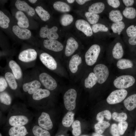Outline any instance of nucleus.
Segmentation results:
<instances>
[{
  "mask_svg": "<svg viewBox=\"0 0 136 136\" xmlns=\"http://www.w3.org/2000/svg\"><path fill=\"white\" fill-rule=\"evenodd\" d=\"M100 51V47L97 44H94L90 47L85 56V62L88 65H92L96 62Z\"/></svg>",
  "mask_w": 136,
  "mask_h": 136,
  "instance_id": "nucleus-1",
  "label": "nucleus"
},
{
  "mask_svg": "<svg viewBox=\"0 0 136 136\" xmlns=\"http://www.w3.org/2000/svg\"><path fill=\"white\" fill-rule=\"evenodd\" d=\"M135 79L132 76L123 75L117 78L114 81L113 84L115 86L119 89H125L127 88L134 84Z\"/></svg>",
  "mask_w": 136,
  "mask_h": 136,
  "instance_id": "nucleus-2",
  "label": "nucleus"
},
{
  "mask_svg": "<svg viewBox=\"0 0 136 136\" xmlns=\"http://www.w3.org/2000/svg\"><path fill=\"white\" fill-rule=\"evenodd\" d=\"M77 96V92L73 89H70L65 92L63 100L65 107L67 110L71 111L75 109Z\"/></svg>",
  "mask_w": 136,
  "mask_h": 136,
  "instance_id": "nucleus-3",
  "label": "nucleus"
},
{
  "mask_svg": "<svg viewBox=\"0 0 136 136\" xmlns=\"http://www.w3.org/2000/svg\"><path fill=\"white\" fill-rule=\"evenodd\" d=\"M38 77L41 84L46 89L53 90L57 87L56 81L48 73L44 72L41 73L39 74Z\"/></svg>",
  "mask_w": 136,
  "mask_h": 136,
  "instance_id": "nucleus-4",
  "label": "nucleus"
},
{
  "mask_svg": "<svg viewBox=\"0 0 136 136\" xmlns=\"http://www.w3.org/2000/svg\"><path fill=\"white\" fill-rule=\"evenodd\" d=\"M127 94V91L125 89H119L112 92L106 99L107 103L110 105L119 103L123 100Z\"/></svg>",
  "mask_w": 136,
  "mask_h": 136,
  "instance_id": "nucleus-5",
  "label": "nucleus"
},
{
  "mask_svg": "<svg viewBox=\"0 0 136 136\" xmlns=\"http://www.w3.org/2000/svg\"><path fill=\"white\" fill-rule=\"evenodd\" d=\"M93 71L97 78V82L100 84L105 82L109 76V70L104 64H99L96 65L93 69Z\"/></svg>",
  "mask_w": 136,
  "mask_h": 136,
  "instance_id": "nucleus-6",
  "label": "nucleus"
},
{
  "mask_svg": "<svg viewBox=\"0 0 136 136\" xmlns=\"http://www.w3.org/2000/svg\"><path fill=\"white\" fill-rule=\"evenodd\" d=\"M37 55V52L34 49L29 48L21 52L18 55V59L22 62L28 63L35 60Z\"/></svg>",
  "mask_w": 136,
  "mask_h": 136,
  "instance_id": "nucleus-7",
  "label": "nucleus"
},
{
  "mask_svg": "<svg viewBox=\"0 0 136 136\" xmlns=\"http://www.w3.org/2000/svg\"><path fill=\"white\" fill-rule=\"evenodd\" d=\"M58 29L56 26H54L51 28H48L47 25L42 27L40 30L39 35L43 38H47L48 39L56 40L59 37L57 32Z\"/></svg>",
  "mask_w": 136,
  "mask_h": 136,
  "instance_id": "nucleus-8",
  "label": "nucleus"
},
{
  "mask_svg": "<svg viewBox=\"0 0 136 136\" xmlns=\"http://www.w3.org/2000/svg\"><path fill=\"white\" fill-rule=\"evenodd\" d=\"M29 122V118L23 114H16L10 116L9 119V124L12 126H24Z\"/></svg>",
  "mask_w": 136,
  "mask_h": 136,
  "instance_id": "nucleus-9",
  "label": "nucleus"
},
{
  "mask_svg": "<svg viewBox=\"0 0 136 136\" xmlns=\"http://www.w3.org/2000/svg\"><path fill=\"white\" fill-rule=\"evenodd\" d=\"M40 59L42 63L49 69L54 70L57 67L56 61L51 55L48 53L43 52L39 56Z\"/></svg>",
  "mask_w": 136,
  "mask_h": 136,
  "instance_id": "nucleus-10",
  "label": "nucleus"
},
{
  "mask_svg": "<svg viewBox=\"0 0 136 136\" xmlns=\"http://www.w3.org/2000/svg\"><path fill=\"white\" fill-rule=\"evenodd\" d=\"M38 125L47 130L51 129L53 124L49 115L47 113L42 112L37 119Z\"/></svg>",
  "mask_w": 136,
  "mask_h": 136,
  "instance_id": "nucleus-11",
  "label": "nucleus"
},
{
  "mask_svg": "<svg viewBox=\"0 0 136 136\" xmlns=\"http://www.w3.org/2000/svg\"><path fill=\"white\" fill-rule=\"evenodd\" d=\"M41 84L39 80L34 79L24 83L22 86L23 91L30 95H32L40 88Z\"/></svg>",
  "mask_w": 136,
  "mask_h": 136,
  "instance_id": "nucleus-12",
  "label": "nucleus"
},
{
  "mask_svg": "<svg viewBox=\"0 0 136 136\" xmlns=\"http://www.w3.org/2000/svg\"><path fill=\"white\" fill-rule=\"evenodd\" d=\"M77 28L81 31L86 36H91L93 35V31L90 25L85 20L80 19L77 20L75 22Z\"/></svg>",
  "mask_w": 136,
  "mask_h": 136,
  "instance_id": "nucleus-13",
  "label": "nucleus"
},
{
  "mask_svg": "<svg viewBox=\"0 0 136 136\" xmlns=\"http://www.w3.org/2000/svg\"><path fill=\"white\" fill-rule=\"evenodd\" d=\"M43 45L46 49L56 52L61 51L63 48L62 44L56 40H45L43 42Z\"/></svg>",
  "mask_w": 136,
  "mask_h": 136,
  "instance_id": "nucleus-14",
  "label": "nucleus"
},
{
  "mask_svg": "<svg viewBox=\"0 0 136 136\" xmlns=\"http://www.w3.org/2000/svg\"><path fill=\"white\" fill-rule=\"evenodd\" d=\"M12 29L14 33L20 39L27 40L29 39L31 36V33L29 30L21 28L18 25L13 26Z\"/></svg>",
  "mask_w": 136,
  "mask_h": 136,
  "instance_id": "nucleus-15",
  "label": "nucleus"
},
{
  "mask_svg": "<svg viewBox=\"0 0 136 136\" xmlns=\"http://www.w3.org/2000/svg\"><path fill=\"white\" fill-rule=\"evenodd\" d=\"M15 5L19 11L25 12L29 16H33L35 14L34 8L24 1L17 0L15 3Z\"/></svg>",
  "mask_w": 136,
  "mask_h": 136,
  "instance_id": "nucleus-16",
  "label": "nucleus"
},
{
  "mask_svg": "<svg viewBox=\"0 0 136 136\" xmlns=\"http://www.w3.org/2000/svg\"><path fill=\"white\" fill-rule=\"evenodd\" d=\"M78 44L75 40L71 37L67 40L65 47V53L67 56L72 55L78 48Z\"/></svg>",
  "mask_w": 136,
  "mask_h": 136,
  "instance_id": "nucleus-17",
  "label": "nucleus"
},
{
  "mask_svg": "<svg viewBox=\"0 0 136 136\" xmlns=\"http://www.w3.org/2000/svg\"><path fill=\"white\" fill-rule=\"evenodd\" d=\"M15 18L17 20L18 26L21 28H27L29 26L28 20L25 14L20 11H17L15 14Z\"/></svg>",
  "mask_w": 136,
  "mask_h": 136,
  "instance_id": "nucleus-18",
  "label": "nucleus"
},
{
  "mask_svg": "<svg viewBox=\"0 0 136 136\" xmlns=\"http://www.w3.org/2000/svg\"><path fill=\"white\" fill-rule=\"evenodd\" d=\"M8 64L16 79L17 80L20 79L22 77V74L21 69L19 65L13 60H10Z\"/></svg>",
  "mask_w": 136,
  "mask_h": 136,
  "instance_id": "nucleus-19",
  "label": "nucleus"
},
{
  "mask_svg": "<svg viewBox=\"0 0 136 136\" xmlns=\"http://www.w3.org/2000/svg\"><path fill=\"white\" fill-rule=\"evenodd\" d=\"M28 133L24 125L12 126L9 131L10 136H25Z\"/></svg>",
  "mask_w": 136,
  "mask_h": 136,
  "instance_id": "nucleus-20",
  "label": "nucleus"
},
{
  "mask_svg": "<svg viewBox=\"0 0 136 136\" xmlns=\"http://www.w3.org/2000/svg\"><path fill=\"white\" fill-rule=\"evenodd\" d=\"M81 57L77 54L73 55L69 62V67L70 71L73 73H76L78 69V66L82 63Z\"/></svg>",
  "mask_w": 136,
  "mask_h": 136,
  "instance_id": "nucleus-21",
  "label": "nucleus"
},
{
  "mask_svg": "<svg viewBox=\"0 0 136 136\" xmlns=\"http://www.w3.org/2000/svg\"><path fill=\"white\" fill-rule=\"evenodd\" d=\"M50 93L48 90L39 88L32 95V98L35 100H40L49 96Z\"/></svg>",
  "mask_w": 136,
  "mask_h": 136,
  "instance_id": "nucleus-22",
  "label": "nucleus"
},
{
  "mask_svg": "<svg viewBox=\"0 0 136 136\" xmlns=\"http://www.w3.org/2000/svg\"><path fill=\"white\" fill-rule=\"evenodd\" d=\"M124 105L128 111H131L136 108V94L131 95L125 99Z\"/></svg>",
  "mask_w": 136,
  "mask_h": 136,
  "instance_id": "nucleus-23",
  "label": "nucleus"
},
{
  "mask_svg": "<svg viewBox=\"0 0 136 136\" xmlns=\"http://www.w3.org/2000/svg\"><path fill=\"white\" fill-rule=\"evenodd\" d=\"M5 78L6 80L8 85L12 90H16L18 85L16 79L12 73L7 72L5 74Z\"/></svg>",
  "mask_w": 136,
  "mask_h": 136,
  "instance_id": "nucleus-24",
  "label": "nucleus"
},
{
  "mask_svg": "<svg viewBox=\"0 0 136 136\" xmlns=\"http://www.w3.org/2000/svg\"><path fill=\"white\" fill-rule=\"evenodd\" d=\"M110 125V123L108 121L104 120L98 121L94 126L95 131L98 133L102 134Z\"/></svg>",
  "mask_w": 136,
  "mask_h": 136,
  "instance_id": "nucleus-25",
  "label": "nucleus"
},
{
  "mask_svg": "<svg viewBox=\"0 0 136 136\" xmlns=\"http://www.w3.org/2000/svg\"><path fill=\"white\" fill-rule=\"evenodd\" d=\"M97 81V78L94 74L91 72L85 80V86L87 88H91L96 83Z\"/></svg>",
  "mask_w": 136,
  "mask_h": 136,
  "instance_id": "nucleus-26",
  "label": "nucleus"
},
{
  "mask_svg": "<svg viewBox=\"0 0 136 136\" xmlns=\"http://www.w3.org/2000/svg\"><path fill=\"white\" fill-rule=\"evenodd\" d=\"M105 8L104 4L102 2H97L93 4L89 7V12L95 14L101 13Z\"/></svg>",
  "mask_w": 136,
  "mask_h": 136,
  "instance_id": "nucleus-27",
  "label": "nucleus"
},
{
  "mask_svg": "<svg viewBox=\"0 0 136 136\" xmlns=\"http://www.w3.org/2000/svg\"><path fill=\"white\" fill-rule=\"evenodd\" d=\"M123 50L121 44L119 42L117 43L114 46L112 52L114 58L116 59H119L123 56Z\"/></svg>",
  "mask_w": 136,
  "mask_h": 136,
  "instance_id": "nucleus-28",
  "label": "nucleus"
},
{
  "mask_svg": "<svg viewBox=\"0 0 136 136\" xmlns=\"http://www.w3.org/2000/svg\"><path fill=\"white\" fill-rule=\"evenodd\" d=\"M74 114L72 111H70L65 115L63 118L62 123L66 127H69L73 124L74 121Z\"/></svg>",
  "mask_w": 136,
  "mask_h": 136,
  "instance_id": "nucleus-29",
  "label": "nucleus"
},
{
  "mask_svg": "<svg viewBox=\"0 0 136 136\" xmlns=\"http://www.w3.org/2000/svg\"><path fill=\"white\" fill-rule=\"evenodd\" d=\"M54 8L57 11L62 12H67L70 11V6L66 3L60 1L55 2L53 5Z\"/></svg>",
  "mask_w": 136,
  "mask_h": 136,
  "instance_id": "nucleus-30",
  "label": "nucleus"
},
{
  "mask_svg": "<svg viewBox=\"0 0 136 136\" xmlns=\"http://www.w3.org/2000/svg\"><path fill=\"white\" fill-rule=\"evenodd\" d=\"M35 11L41 19L44 21H46L50 19V15L49 12L40 6H37Z\"/></svg>",
  "mask_w": 136,
  "mask_h": 136,
  "instance_id": "nucleus-31",
  "label": "nucleus"
},
{
  "mask_svg": "<svg viewBox=\"0 0 136 136\" xmlns=\"http://www.w3.org/2000/svg\"><path fill=\"white\" fill-rule=\"evenodd\" d=\"M32 132L35 136H51L49 132L38 125H34L32 129Z\"/></svg>",
  "mask_w": 136,
  "mask_h": 136,
  "instance_id": "nucleus-32",
  "label": "nucleus"
},
{
  "mask_svg": "<svg viewBox=\"0 0 136 136\" xmlns=\"http://www.w3.org/2000/svg\"><path fill=\"white\" fill-rule=\"evenodd\" d=\"M133 63L130 60L126 59H122L119 60L117 63V67L121 69H125L132 68Z\"/></svg>",
  "mask_w": 136,
  "mask_h": 136,
  "instance_id": "nucleus-33",
  "label": "nucleus"
},
{
  "mask_svg": "<svg viewBox=\"0 0 136 136\" xmlns=\"http://www.w3.org/2000/svg\"><path fill=\"white\" fill-rule=\"evenodd\" d=\"M109 14V18L114 22L121 21L123 19L122 14L119 10H112Z\"/></svg>",
  "mask_w": 136,
  "mask_h": 136,
  "instance_id": "nucleus-34",
  "label": "nucleus"
},
{
  "mask_svg": "<svg viewBox=\"0 0 136 136\" xmlns=\"http://www.w3.org/2000/svg\"><path fill=\"white\" fill-rule=\"evenodd\" d=\"M125 27L124 23L121 21L113 23L111 25V28L114 33H117L118 35H120Z\"/></svg>",
  "mask_w": 136,
  "mask_h": 136,
  "instance_id": "nucleus-35",
  "label": "nucleus"
},
{
  "mask_svg": "<svg viewBox=\"0 0 136 136\" xmlns=\"http://www.w3.org/2000/svg\"><path fill=\"white\" fill-rule=\"evenodd\" d=\"M123 14L126 18L133 19L136 16V10L132 7H126L123 11Z\"/></svg>",
  "mask_w": 136,
  "mask_h": 136,
  "instance_id": "nucleus-36",
  "label": "nucleus"
},
{
  "mask_svg": "<svg viewBox=\"0 0 136 136\" xmlns=\"http://www.w3.org/2000/svg\"><path fill=\"white\" fill-rule=\"evenodd\" d=\"M0 101L3 104L10 105L12 103V98L8 92L4 91L0 92Z\"/></svg>",
  "mask_w": 136,
  "mask_h": 136,
  "instance_id": "nucleus-37",
  "label": "nucleus"
},
{
  "mask_svg": "<svg viewBox=\"0 0 136 136\" xmlns=\"http://www.w3.org/2000/svg\"><path fill=\"white\" fill-rule=\"evenodd\" d=\"M112 117L111 112L109 110H106L98 113L96 115V119L98 121H104L105 118L107 120H110Z\"/></svg>",
  "mask_w": 136,
  "mask_h": 136,
  "instance_id": "nucleus-38",
  "label": "nucleus"
},
{
  "mask_svg": "<svg viewBox=\"0 0 136 136\" xmlns=\"http://www.w3.org/2000/svg\"><path fill=\"white\" fill-rule=\"evenodd\" d=\"M113 119L119 122L125 121L127 118V114L124 112L118 113L115 112L112 115Z\"/></svg>",
  "mask_w": 136,
  "mask_h": 136,
  "instance_id": "nucleus-39",
  "label": "nucleus"
},
{
  "mask_svg": "<svg viewBox=\"0 0 136 136\" xmlns=\"http://www.w3.org/2000/svg\"><path fill=\"white\" fill-rule=\"evenodd\" d=\"M10 22L9 18L2 11H0V26L2 28L6 29L9 26Z\"/></svg>",
  "mask_w": 136,
  "mask_h": 136,
  "instance_id": "nucleus-40",
  "label": "nucleus"
},
{
  "mask_svg": "<svg viewBox=\"0 0 136 136\" xmlns=\"http://www.w3.org/2000/svg\"><path fill=\"white\" fill-rule=\"evenodd\" d=\"M85 15L88 21L91 24H96L98 21L99 17L98 15L89 12H86Z\"/></svg>",
  "mask_w": 136,
  "mask_h": 136,
  "instance_id": "nucleus-41",
  "label": "nucleus"
},
{
  "mask_svg": "<svg viewBox=\"0 0 136 136\" xmlns=\"http://www.w3.org/2000/svg\"><path fill=\"white\" fill-rule=\"evenodd\" d=\"M73 19L72 15L69 14H65L62 16L60 22L62 25L66 26L70 25L73 22Z\"/></svg>",
  "mask_w": 136,
  "mask_h": 136,
  "instance_id": "nucleus-42",
  "label": "nucleus"
},
{
  "mask_svg": "<svg viewBox=\"0 0 136 136\" xmlns=\"http://www.w3.org/2000/svg\"><path fill=\"white\" fill-rule=\"evenodd\" d=\"M73 128L72 133L75 136L79 135L81 133V126L80 122L78 120L74 122L72 125Z\"/></svg>",
  "mask_w": 136,
  "mask_h": 136,
  "instance_id": "nucleus-43",
  "label": "nucleus"
},
{
  "mask_svg": "<svg viewBox=\"0 0 136 136\" xmlns=\"http://www.w3.org/2000/svg\"><path fill=\"white\" fill-rule=\"evenodd\" d=\"M92 31L94 33L99 31L107 32L108 29L105 25L101 23H96L93 24L91 27Z\"/></svg>",
  "mask_w": 136,
  "mask_h": 136,
  "instance_id": "nucleus-44",
  "label": "nucleus"
},
{
  "mask_svg": "<svg viewBox=\"0 0 136 136\" xmlns=\"http://www.w3.org/2000/svg\"><path fill=\"white\" fill-rule=\"evenodd\" d=\"M128 125L127 122L125 121L119 122L118 126L120 135L124 134L127 128Z\"/></svg>",
  "mask_w": 136,
  "mask_h": 136,
  "instance_id": "nucleus-45",
  "label": "nucleus"
},
{
  "mask_svg": "<svg viewBox=\"0 0 136 136\" xmlns=\"http://www.w3.org/2000/svg\"><path fill=\"white\" fill-rule=\"evenodd\" d=\"M110 131L112 136H120L118 125L115 123H114L112 124Z\"/></svg>",
  "mask_w": 136,
  "mask_h": 136,
  "instance_id": "nucleus-46",
  "label": "nucleus"
},
{
  "mask_svg": "<svg viewBox=\"0 0 136 136\" xmlns=\"http://www.w3.org/2000/svg\"><path fill=\"white\" fill-rule=\"evenodd\" d=\"M7 82L5 78L2 76L0 77V92L4 91L8 86Z\"/></svg>",
  "mask_w": 136,
  "mask_h": 136,
  "instance_id": "nucleus-47",
  "label": "nucleus"
},
{
  "mask_svg": "<svg viewBox=\"0 0 136 136\" xmlns=\"http://www.w3.org/2000/svg\"><path fill=\"white\" fill-rule=\"evenodd\" d=\"M127 36L131 37L136 34V26L132 25L129 26L126 30Z\"/></svg>",
  "mask_w": 136,
  "mask_h": 136,
  "instance_id": "nucleus-48",
  "label": "nucleus"
},
{
  "mask_svg": "<svg viewBox=\"0 0 136 136\" xmlns=\"http://www.w3.org/2000/svg\"><path fill=\"white\" fill-rule=\"evenodd\" d=\"M107 1L109 5L114 8H118L120 4V2L118 0H107Z\"/></svg>",
  "mask_w": 136,
  "mask_h": 136,
  "instance_id": "nucleus-49",
  "label": "nucleus"
},
{
  "mask_svg": "<svg viewBox=\"0 0 136 136\" xmlns=\"http://www.w3.org/2000/svg\"><path fill=\"white\" fill-rule=\"evenodd\" d=\"M129 43L132 45H136V34L130 37L128 40Z\"/></svg>",
  "mask_w": 136,
  "mask_h": 136,
  "instance_id": "nucleus-50",
  "label": "nucleus"
},
{
  "mask_svg": "<svg viewBox=\"0 0 136 136\" xmlns=\"http://www.w3.org/2000/svg\"><path fill=\"white\" fill-rule=\"evenodd\" d=\"M122 1L126 7H129L132 5L134 3V1L133 0H123Z\"/></svg>",
  "mask_w": 136,
  "mask_h": 136,
  "instance_id": "nucleus-51",
  "label": "nucleus"
},
{
  "mask_svg": "<svg viewBox=\"0 0 136 136\" xmlns=\"http://www.w3.org/2000/svg\"><path fill=\"white\" fill-rule=\"evenodd\" d=\"M90 0H76V2L80 5H82L85 3L86 2Z\"/></svg>",
  "mask_w": 136,
  "mask_h": 136,
  "instance_id": "nucleus-52",
  "label": "nucleus"
},
{
  "mask_svg": "<svg viewBox=\"0 0 136 136\" xmlns=\"http://www.w3.org/2000/svg\"><path fill=\"white\" fill-rule=\"evenodd\" d=\"M92 136H104L101 134L97 133H93L92 134Z\"/></svg>",
  "mask_w": 136,
  "mask_h": 136,
  "instance_id": "nucleus-53",
  "label": "nucleus"
},
{
  "mask_svg": "<svg viewBox=\"0 0 136 136\" xmlns=\"http://www.w3.org/2000/svg\"><path fill=\"white\" fill-rule=\"evenodd\" d=\"M28 1L32 4H34L37 1V0H29Z\"/></svg>",
  "mask_w": 136,
  "mask_h": 136,
  "instance_id": "nucleus-54",
  "label": "nucleus"
},
{
  "mask_svg": "<svg viewBox=\"0 0 136 136\" xmlns=\"http://www.w3.org/2000/svg\"><path fill=\"white\" fill-rule=\"evenodd\" d=\"M75 0H67V2L70 3H73L74 1Z\"/></svg>",
  "mask_w": 136,
  "mask_h": 136,
  "instance_id": "nucleus-55",
  "label": "nucleus"
},
{
  "mask_svg": "<svg viewBox=\"0 0 136 136\" xmlns=\"http://www.w3.org/2000/svg\"><path fill=\"white\" fill-rule=\"evenodd\" d=\"M134 136H136V130L135 132L134 133Z\"/></svg>",
  "mask_w": 136,
  "mask_h": 136,
  "instance_id": "nucleus-56",
  "label": "nucleus"
},
{
  "mask_svg": "<svg viewBox=\"0 0 136 136\" xmlns=\"http://www.w3.org/2000/svg\"><path fill=\"white\" fill-rule=\"evenodd\" d=\"M88 136L87 135H81V136Z\"/></svg>",
  "mask_w": 136,
  "mask_h": 136,
  "instance_id": "nucleus-57",
  "label": "nucleus"
},
{
  "mask_svg": "<svg viewBox=\"0 0 136 136\" xmlns=\"http://www.w3.org/2000/svg\"><path fill=\"white\" fill-rule=\"evenodd\" d=\"M0 136H2V134L1 133H0Z\"/></svg>",
  "mask_w": 136,
  "mask_h": 136,
  "instance_id": "nucleus-58",
  "label": "nucleus"
},
{
  "mask_svg": "<svg viewBox=\"0 0 136 136\" xmlns=\"http://www.w3.org/2000/svg\"><path fill=\"white\" fill-rule=\"evenodd\" d=\"M65 136L64 135H60V136Z\"/></svg>",
  "mask_w": 136,
  "mask_h": 136,
  "instance_id": "nucleus-59",
  "label": "nucleus"
}]
</instances>
